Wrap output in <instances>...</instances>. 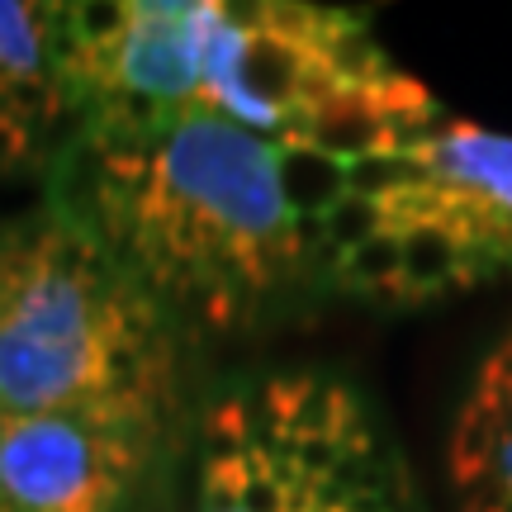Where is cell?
Wrapping results in <instances>:
<instances>
[{
  "mask_svg": "<svg viewBox=\"0 0 512 512\" xmlns=\"http://www.w3.org/2000/svg\"><path fill=\"white\" fill-rule=\"evenodd\" d=\"M67 34L72 5L0 0V166L38 157L72 110Z\"/></svg>",
  "mask_w": 512,
  "mask_h": 512,
  "instance_id": "52a82bcc",
  "label": "cell"
},
{
  "mask_svg": "<svg viewBox=\"0 0 512 512\" xmlns=\"http://www.w3.org/2000/svg\"><path fill=\"white\" fill-rule=\"evenodd\" d=\"M95 238L162 309L228 332L285 290L323 242L328 200L304 166L256 133L181 114L147 133L95 138Z\"/></svg>",
  "mask_w": 512,
  "mask_h": 512,
  "instance_id": "7a4b0ae2",
  "label": "cell"
},
{
  "mask_svg": "<svg viewBox=\"0 0 512 512\" xmlns=\"http://www.w3.org/2000/svg\"><path fill=\"white\" fill-rule=\"evenodd\" d=\"M162 432L128 413L0 418V512H124Z\"/></svg>",
  "mask_w": 512,
  "mask_h": 512,
  "instance_id": "8992f818",
  "label": "cell"
},
{
  "mask_svg": "<svg viewBox=\"0 0 512 512\" xmlns=\"http://www.w3.org/2000/svg\"><path fill=\"white\" fill-rule=\"evenodd\" d=\"M195 512H408L347 384L275 375L214 403Z\"/></svg>",
  "mask_w": 512,
  "mask_h": 512,
  "instance_id": "5b68a950",
  "label": "cell"
},
{
  "mask_svg": "<svg viewBox=\"0 0 512 512\" xmlns=\"http://www.w3.org/2000/svg\"><path fill=\"white\" fill-rule=\"evenodd\" d=\"M323 247L337 280L375 299H427L512 271V138L432 114L351 166Z\"/></svg>",
  "mask_w": 512,
  "mask_h": 512,
  "instance_id": "277c9868",
  "label": "cell"
},
{
  "mask_svg": "<svg viewBox=\"0 0 512 512\" xmlns=\"http://www.w3.org/2000/svg\"><path fill=\"white\" fill-rule=\"evenodd\" d=\"M451 494L460 512H512V337L479 366L451 427Z\"/></svg>",
  "mask_w": 512,
  "mask_h": 512,
  "instance_id": "ba28073f",
  "label": "cell"
},
{
  "mask_svg": "<svg viewBox=\"0 0 512 512\" xmlns=\"http://www.w3.org/2000/svg\"><path fill=\"white\" fill-rule=\"evenodd\" d=\"M67 95L86 114L91 143L209 114L342 171L437 114L361 19L294 0L76 5Z\"/></svg>",
  "mask_w": 512,
  "mask_h": 512,
  "instance_id": "6da1fadb",
  "label": "cell"
},
{
  "mask_svg": "<svg viewBox=\"0 0 512 512\" xmlns=\"http://www.w3.org/2000/svg\"><path fill=\"white\" fill-rule=\"evenodd\" d=\"M166 309L76 223L0 233V418L128 413L171 422Z\"/></svg>",
  "mask_w": 512,
  "mask_h": 512,
  "instance_id": "3957f363",
  "label": "cell"
}]
</instances>
